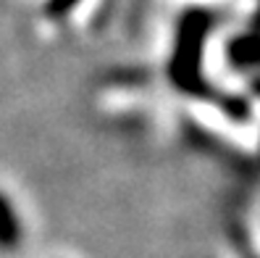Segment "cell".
Segmentation results:
<instances>
[{
    "instance_id": "obj_1",
    "label": "cell",
    "mask_w": 260,
    "mask_h": 258,
    "mask_svg": "<svg viewBox=\"0 0 260 258\" xmlns=\"http://www.w3.org/2000/svg\"><path fill=\"white\" fill-rule=\"evenodd\" d=\"M21 240V226L19 219L13 214L11 203L6 200V195H0V248L3 250H13Z\"/></svg>"
}]
</instances>
